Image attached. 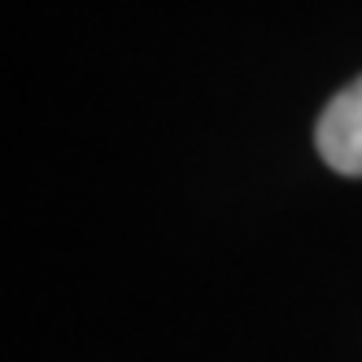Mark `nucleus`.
<instances>
[{"label": "nucleus", "mask_w": 362, "mask_h": 362, "mask_svg": "<svg viewBox=\"0 0 362 362\" xmlns=\"http://www.w3.org/2000/svg\"><path fill=\"white\" fill-rule=\"evenodd\" d=\"M315 144H319V158L336 175H349V179L362 175V74L327 100V110L319 114V127H315Z\"/></svg>", "instance_id": "1"}]
</instances>
